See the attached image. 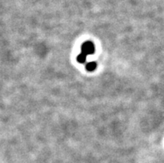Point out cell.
Segmentation results:
<instances>
[{
    "instance_id": "1",
    "label": "cell",
    "mask_w": 164,
    "mask_h": 163,
    "mask_svg": "<svg viewBox=\"0 0 164 163\" xmlns=\"http://www.w3.org/2000/svg\"><path fill=\"white\" fill-rule=\"evenodd\" d=\"M94 51H95V48H94V44L92 42H85L82 45V53H84L85 55L93 54Z\"/></svg>"
},
{
    "instance_id": "2",
    "label": "cell",
    "mask_w": 164,
    "mask_h": 163,
    "mask_svg": "<svg viewBox=\"0 0 164 163\" xmlns=\"http://www.w3.org/2000/svg\"><path fill=\"white\" fill-rule=\"evenodd\" d=\"M97 68V64L95 62H90L86 65V69L89 72H93Z\"/></svg>"
},
{
    "instance_id": "3",
    "label": "cell",
    "mask_w": 164,
    "mask_h": 163,
    "mask_svg": "<svg viewBox=\"0 0 164 163\" xmlns=\"http://www.w3.org/2000/svg\"><path fill=\"white\" fill-rule=\"evenodd\" d=\"M77 60L78 63H80V64H84L85 62H86V60H87V55H85L84 53H80L78 56H77Z\"/></svg>"
}]
</instances>
